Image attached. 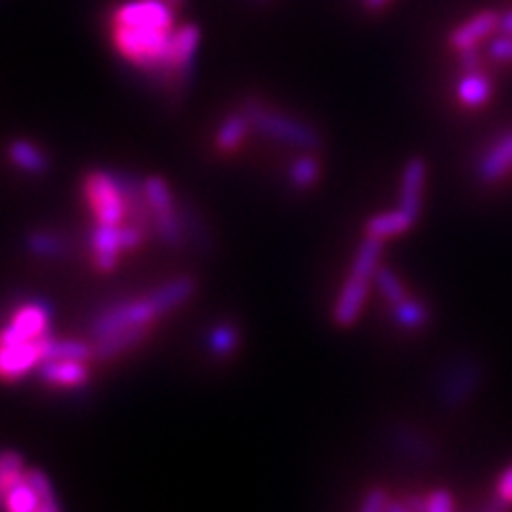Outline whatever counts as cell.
<instances>
[{
    "label": "cell",
    "mask_w": 512,
    "mask_h": 512,
    "mask_svg": "<svg viewBox=\"0 0 512 512\" xmlns=\"http://www.w3.org/2000/svg\"><path fill=\"white\" fill-rule=\"evenodd\" d=\"M37 512H62V508L58 504V498H50V500H43Z\"/></svg>",
    "instance_id": "obj_35"
},
{
    "label": "cell",
    "mask_w": 512,
    "mask_h": 512,
    "mask_svg": "<svg viewBox=\"0 0 512 512\" xmlns=\"http://www.w3.org/2000/svg\"><path fill=\"white\" fill-rule=\"evenodd\" d=\"M393 320L402 329L414 331V329H421V327L427 325L429 312H427V308L423 306L421 301L406 299V301L399 303V306L393 308Z\"/></svg>",
    "instance_id": "obj_27"
},
{
    "label": "cell",
    "mask_w": 512,
    "mask_h": 512,
    "mask_svg": "<svg viewBox=\"0 0 512 512\" xmlns=\"http://www.w3.org/2000/svg\"><path fill=\"white\" fill-rule=\"evenodd\" d=\"M361 3H363V7L367 9V11H380L382 7H387L389 3H391V0H361Z\"/></svg>",
    "instance_id": "obj_34"
},
{
    "label": "cell",
    "mask_w": 512,
    "mask_h": 512,
    "mask_svg": "<svg viewBox=\"0 0 512 512\" xmlns=\"http://www.w3.org/2000/svg\"><path fill=\"white\" fill-rule=\"evenodd\" d=\"M148 231L133 222L124 224H96L90 233L92 265L101 274H111L120 263V254L137 250L146 242Z\"/></svg>",
    "instance_id": "obj_5"
},
{
    "label": "cell",
    "mask_w": 512,
    "mask_h": 512,
    "mask_svg": "<svg viewBox=\"0 0 512 512\" xmlns=\"http://www.w3.org/2000/svg\"><path fill=\"white\" fill-rule=\"evenodd\" d=\"M50 498H56V495H50ZM50 498H43L37 487L30 483L26 470L18 483H13L5 493H0V504H3L5 512H37L43 500Z\"/></svg>",
    "instance_id": "obj_19"
},
{
    "label": "cell",
    "mask_w": 512,
    "mask_h": 512,
    "mask_svg": "<svg viewBox=\"0 0 512 512\" xmlns=\"http://www.w3.org/2000/svg\"><path fill=\"white\" fill-rule=\"evenodd\" d=\"M167 3H169V5H173L175 9H182V7L186 5V0H167Z\"/></svg>",
    "instance_id": "obj_38"
},
{
    "label": "cell",
    "mask_w": 512,
    "mask_h": 512,
    "mask_svg": "<svg viewBox=\"0 0 512 512\" xmlns=\"http://www.w3.org/2000/svg\"><path fill=\"white\" fill-rule=\"evenodd\" d=\"M252 131V124L246 116V111L242 107H237L229 114H224V118L218 122L216 131H214V148L220 154H233L235 150L242 148V143Z\"/></svg>",
    "instance_id": "obj_16"
},
{
    "label": "cell",
    "mask_w": 512,
    "mask_h": 512,
    "mask_svg": "<svg viewBox=\"0 0 512 512\" xmlns=\"http://www.w3.org/2000/svg\"><path fill=\"white\" fill-rule=\"evenodd\" d=\"M7 158L15 169H20L26 175H45L50 171V156L35 141L15 139L9 143Z\"/></svg>",
    "instance_id": "obj_18"
},
{
    "label": "cell",
    "mask_w": 512,
    "mask_h": 512,
    "mask_svg": "<svg viewBox=\"0 0 512 512\" xmlns=\"http://www.w3.org/2000/svg\"><path fill=\"white\" fill-rule=\"evenodd\" d=\"M197 291V284L192 278H175L165 284H160L154 293H150V299L154 301V306L158 308L160 316L169 314L171 310L180 308L182 303H186Z\"/></svg>",
    "instance_id": "obj_20"
},
{
    "label": "cell",
    "mask_w": 512,
    "mask_h": 512,
    "mask_svg": "<svg viewBox=\"0 0 512 512\" xmlns=\"http://www.w3.org/2000/svg\"><path fill=\"white\" fill-rule=\"evenodd\" d=\"M239 107L246 111L252 131L267 139H274L301 152H318L323 148V137L312 124L286 114L278 107H271L259 96H246Z\"/></svg>",
    "instance_id": "obj_2"
},
{
    "label": "cell",
    "mask_w": 512,
    "mask_h": 512,
    "mask_svg": "<svg viewBox=\"0 0 512 512\" xmlns=\"http://www.w3.org/2000/svg\"><path fill=\"white\" fill-rule=\"evenodd\" d=\"M476 178L485 186L504 182L512 175V128L495 135L476 160Z\"/></svg>",
    "instance_id": "obj_11"
},
{
    "label": "cell",
    "mask_w": 512,
    "mask_h": 512,
    "mask_svg": "<svg viewBox=\"0 0 512 512\" xmlns=\"http://www.w3.org/2000/svg\"><path fill=\"white\" fill-rule=\"evenodd\" d=\"M47 338L50 335L22 344H0V380L15 382L37 372V367L45 361Z\"/></svg>",
    "instance_id": "obj_10"
},
{
    "label": "cell",
    "mask_w": 512,
    "mask_h": 512,
    "mask_svg": "<svg viewBox=\"0 0 512 512\" xmlns=\"http://www.w3.org/2000/svg\"><path fill=\"white\" fill-rule=\"evenodd\" d=\"M152 329H154V325H135V327H126V329H120L111 335H105V338L92 340L94 359L109 361V359H116V357L124 355V352L133 350L143 340H148Z\"/></svg>",
    "instance_id": "obj_15"
},
{
    "label": "cell",
    "mask_w": 512,
    "mask_h": 512,
    "mask_svg": "<svg viewBox=\"0 0 512 512\" xmlns=\"http://www.w3.org/2000/svg\"><path fill=\"white\" fill-rule=\"evenodd\" d=\"M382 242L367 237L361 242L355 261H352L350 274L333 306V323L338 327H352L361 316L365 299L370 295V284L374 282L376 271L380 267Z\"/></svg>",
    "instance_id": "obj_3"
},
{
    "label": "cell",
    "mask_w": 512,
    "mask_h": 512,
    "mask_svg": "<svg viewBox=\"0 0 512 512\" xmlns=\"http://www.w3.org/2000/svg\"><path fill=\"white\" fill-rule=\"evenodd\" d=\"M374 282H376V286H378L380 295L384 297V301H387L391 308L399 306V303L408 299L406 286L402 284V280H399V278L393 274L391 269L380 265L378 271H376V276H374Z\"/></svg>",
    "instance_id": "obj_28"
},
{
    "label": "cell",
    "mask_w": 512,
    "mask_h": 512,
    "mask_svg": "<svg viewBox=\"0 0 512 512\" xmlns=\"http://www.w3.org/2000/svg\"><path fill=\"white\" fill-rule=\"evenodd\" d=\"M52 308L43 301H28L13 312L9 323L0 329V344H22L45 338L50 329Z\"/></svg>",
    "instance_id": "obj_9"
},
{
    "label": "cell",
    "mask_w": 512,
    "mask_h": 512,
    "mask_svg": "<svg viewBox=\"0 0 512 512\" xmlns=\"http://www.w3.org/2000/svg\"><path fill=\"white\" fill-rule=\"evenodd\" d=\"M320 173L323 169H320V160L314 152H301L288 167V184L299 192H306L318 184Z\"/></svg>",
    "instance_id": "obj_23"
},
{
    "label": "cell",
    "mask_w": 512,
    "mask_h": 512,
    "mask_svg": "<svg viewBox=\"0 0 512 512\" xmlns=\"http://www.w3.org/2000/svg\"><path fill=\"white\" fill-rule=\"evenodd\" d=\"M146 188V199L152 212V224L160 242L169 248H180L184 244L186 235V222L184 212L175 205L173 192L163 178H146L143 180Z\"/></svg>",
    "instance_id": "obj_6"
},
{
    "label": "cell",
    "mask_w": 512,
    "mask_h": 512,
    "mask_svg": "<svg viewBox=\"0 0 512 512\" xmlns=\"http://www.w3.org/2000/svg\"><path fill=\"white\" fill-rule=\"evenodd\" d=\"M158 318H163V316H160L150 295L143 299L120 301V303H116V306L103 310L92 320L90 338L99 340V338H105V335H111L120 329L135 327V325H154Z\"/></svg>",
    "instance_id": "obj_8"
},
{
    "label": "cell",
    "mask_w": 512,
    "mask_h": 512,
    "mask_svg": "<svg viewBox=\"0 0 512 512\" xmlns=\"http://www.w3.org/2000/svg\"><path fill=\"white\" fill-rule=\"evenodd\" d=\"M26 463L24 457L15 451L0 453V493H5L13 483L24 476Z\"/></svg>",
    "instance_id": "obj_30"
},
{
    "label": "cell",
    "mask_w": 512,
    "mask_h": 512,
    "mask_svg": "<svg viewBox=\"0 0 512 512\" xmlns=\"http://www.w3.org/2000/svg\"><path fill=\"white\" fill-rule=\"evenodd\" d=\"M387 512H412V510L408 508V504H402V502H391V500H389Z\"/></svg>",
    "instance_id": "obj_37"
},
{
    "label": "cell",
    "mask_w": 512,
    "mask_h": 512,
    "mask_svg": "<svg viewBox=\"0 0 512 512\" xmlns=\"http://www.w3.org/2000/svg\"><path fill=\"white\" fill-rule=\"evenodd\" d=\"M455 94H457L459 105L468 109H478V107H485L491 101L493 84L489 75L483 71V67L463 71V75L455 84Z\"/></svg>",
    "instance_id": "obj_17"
},
{
    "label": "cell",
    "mask_w": 512,
    "mask_h": 512,
    "mask_svg": "<svg viewBox=\"0 0 512 512\" xmlns=\"http://www.w3.org/2000/svg\"><path fill=\"white\" fill-rule=\"evenodd\" d=\"M47 359H71V361H90L94 359V348L82 340H58L47 338L45 346V361Z\"/></svg>",
    "instance_id": "obj_25"
},
{
    "label": "cell",
    "mask_w": 512,
    "mask_h": 512,
    "mask_svg": "<svg viewBox=\"0 0 512 512\" xmlns=\"http://www.w3.org/2000/svg\"><path fill=\"white\" fill-rule=\"evenodd\" d=\"M175 28L178 26H165L154 22H109V39L126 64L150 75L158 84L167 69L171 37Z\"/></svg>",
    "instance_id": "obj_1"
},
{
    "label": "cell",
    "mask_w": 512,
    "mask_h": 512,
    "mask_svg": "<svg viewBox=\"0 0 512 512\" xmlns=\"http://www.w3.org/2000/svg\"><path fill=\"white\" fill-rule=\"evenodd\" d=\"M489 56L495 62L512 64V35H504V32H500L498 37L491 39V43H489Z\"/></svg>",
    "instance_id": "obj_31"
},
{
    "label": "cell",
    "mask_w": 512,
    "mask_h": 512,
    "mask_svg": "<svg viewBox=\"0 0 512 512\" xmlns=\"http://www.w3.org/2000/svg\"><path fill=\"white\" fill-rule=\"evenodd\" d=\"M387 506H389L387 493L382 489H372L367 491V495L363 498L359 512H387Z\"/></svg>",
    "instance_id": "obj_32"
},
{
    "label": "cell",
    "mask_w": 512,
    "mask_h": 512,
    "mask_svg": "<svg viewBox=\"0 0 512 512\" xmlns=\"http://www.w3.org/2000/svg\"><path fill=\"white\" fill-rule=\"evenodd\" d=\"M201 37V28L197 24H184L173 30L167 69L158 82L167 94H175L188 86L201 47Z\"/></svg>",
    "instance_id": "obj_7"
},
{
    "label": "cell",
    "mask_w": 512,
    "mask_h": 512,
    "mask_svg": "<svg viewBox=\"0 0 512 512\" xmlns=\"http://www.w3.org/2000/svg\"><path fill=\"white\" fill-rule=\"evenodd\" d=\"M26 250L39 259H62L69 252V244L56 233L32 231L26 235Z\"/></svg>",
    "instance_id": "obj_24"
},
{
    "label": "cell",
    "mask_w": 512,
    "mask_h": 512,
    "mask_svg": "<svg viewBox=\"0 0 512 512\" xmlns=\"http://www.w3.org/2000/svg\"><path fill=\"white\" fill-rule=\"evenodd\" d=\"M500 20L502 15L498 11H478L470 20L461 22L451 35H448V47L457 54L466 50H476V47L487 41L493 32H500Z\"/></svg>",
    "instance_id": "obj_12"
},
{
    "label": "cell",
    "mask_w": 512,
    "mask_h": 512,
    "mask_svg": "<svg viewBox=\"0 0 512 512\" xmlns=\"http://www.w3.org/2000/svg\"><path fill=\"white\" fill-rule=\"evenodd\" d=\"M37 376L47 387L79 389L90 380V370L86 361L47 359L37 367Z\"/></svg>",
    "instance_id": "obj_13"
},
{
    "label": "cell",
    "mask_w": 512,
    "mask_h": 512,
    "mask_svg": "<svg viewBox=\"0 0 512 512\" xmlns=\"http://www.w3.org/2000/svg\"><path fill=\"white\" fill-rule=\"evenodd\" d=\"M478 382V367L472 363H461L455 370L448 372V378L442 387V397L448 406H457L466 399Z\"/></svg>",
    "instance_id": "obj_21"
},
{
    "label": "cell",
    "mask_w": 512,
    "mask_h": 512,
    "mask_svg": "<svg viewBox=\"0 0 512 512\" xmlns=\"http://www.w3.org/2000/svg\"><path fill=\"white\" fill-rule=\"evenodd\" d=\"M406 504L412 512H455L453 495L444 489L429 491L425 495H410Z\"/></svg>",
    "instance_id": "obj_26"
},
{
    "label": "cell",
    "mask_w": 512,
    "mask_h": 512,
    "mask_svg": "<svg viewBox=\"0 0 512 512\" xmlns=\"http://www.w3.org/2000/svg\"><path fill=\"white\" fill-rule=\"evenodd\" d=\"M416 220L410 218L404 210H395V212H382L372 216L365 224V235L367 237H374L384 242V239H393L404 235L412 229V224Z\"/></svg>",
    "instance_id": "obj_22"
},
{
    "label": "cell",
    "mask_w": 512,
    "mask_h": 512,
    "mask_svg": "<svg viewBox=\"0 0 512 512\" xmlns=\"http://www.w3.org/2000/svg\"><path fill=\"white\" fill-rule=\"evenodd\" d=\"M84 197L96 224L128 222V201L120 171H88L84 178Z\"/></svg>",
    "instance_id": "obj_4"
},
{
    "label": "cell",
    "mask_w": 512,
    "mask_h": 512,
    "mask_svg": "<svg viewBox=\"0 0 512 512\" xmlns=\"http://www.w3.org/2000/svg\"><path fill=\"white\" fill-rule=\"evenodd\" d=\"M500 32H504V35H512V9L502 15V20H500Z\"/></svg>",
    "instance_id": "obj_36"
},
{
    "label": "cell",
    "mask_w": 512,
    "mask_h": 512,
    "mask_svg": "<svg viewBox=\"0 0 512 512\" xmlns=\"http://www.w3.org/2000/svg\"><path fill=\"white\" fill-rule=\"evenodd\" d=\"M207 346L214 352L216 357H229L239 346V331L231 323H220L210 331V338H207Z\"/></svg>",
    "instance_id": "obj_29"
},
{
    "label": "cell",
    "mask_w": 512,
    "mask_h": 512,
    "mask_svg": "<svg viewBox=\"0 0 512 512\" xmlns=\"http://www.w3.org/2000/svg\"><path fill=\"white\" fill-rule=\"evenodd\" d=\"M427 165L423 158H410L402 173V188H399V210H404L410 218H419L423 207Z\"/></svg>",
    "instance_id": "obj_14"
},
{
    "label": "cell",
    "mask_w": 512,
    "mask_h": 512,
    "mask_svg": "<svg viewBox=\"0 0 512 512\" xmlns=\"http://www.w3.org/2000/svg\"><path fill=\"white\" fill-rule=\"evenodd\" d=\"M495 493H498V498L502 502L512 506V466L500 476L498 485H495Z\"/></svg>",
    "instance_id": "obj_33"
}]
</instances>
